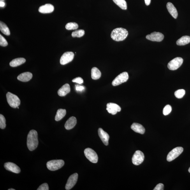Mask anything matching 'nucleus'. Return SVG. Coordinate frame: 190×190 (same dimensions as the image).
I'll return each instance as SVG.
<instances>
[{
  "label": "nucleus",
  "mask_w": 190,
  "mask_h": 190,
  "mask_svg": "<svg viewBox=\"0 0 190 190\" xmlns=\"http://www.w3.org/2000/svg\"><path fill=\"white\" fill-rule=\"evenodd\" d=\"M38 144V133L34 130H32L28 134L27 139V145L29 150L32 151L35 150Z\"/></svg>",
  "instance_id": "1"
},
{
  "label": "nucleus",
  "mask_w": 190,
  "mask_h": 190,
  "mask_svg": "<svg viewBox=\"0 0 190 190\" xmlns=\"http://www.w3.org/2000/svg\"><path fill=\"white\" fill-rule=\"evenodd\" d=\"M128 32L126 29L122 27L117 28L111 32V38L116 41H121L125 40L128 36Z\"/></svg>",
  "instance_id": "2"
},
{
  "label": "nucleus",
  "mask_w": 190,
  "mask_h": 190,
  "mask_svg": "<svg viewBox=\"0 0 190 190\" xmlns=\"http://www.w3.org/2000/svg\"><path fill=\"white\" fill-rule=\"evenodd\" d=\"M6 97L7 100L11 107L16 108L20 105V100L16 95L8 92L6 94Z\"/></svg>",
  "instance_id": "3"
},
{
  "label": "nucleus",
  "mask_w": 190,
  "mask_h": 190,
  "mask_svg": "<svg viewBox=\"0 0 190 190\" xmlns=\"http://www.w3.org/2000/svg\"><path fill=\"white\" fill-rule=\"evenodd\" d=\"M64 164V162L63 160H53L47 162V166L49 170L54 171L61 168Z\"/></svg>",
  "instance_id": "4"
},
{
  "label": "nucleus",
  "mask_w": 190,
  "mask_h": 190,
  "mask_svg": "<svg viewBox=\"0 0 190 190\" xmlns=\"http://www.w3.org/2000/svg\"><path fill=\"white\" fill-rule=\"evenodd\" d=\"M84 154L86 158L91 163H96L98 162V157L96 152L91 148H87L84 150Z\"/></svg>",
  "instance_id": "5"
},
{
  "label": "nucleus",
  "mask_w": 190,
  "mask_h": 190,
  "mask_svg": "<svg viewBox=\"0 0 190 190\" xmlns=\"http://www.w3.org/2000/svg\"><path fill=\"white\" fill-rule=\"evenodd\" d=\"M184 149L182 147H177L173 149L169 153L167 156V161L171 162L179 156L182 153Z\"/></svg>",
  "instance_id": "6"
},
{
  "label": "nucleus",
  "mask_w": 190,
  "mask_h": 190,
  "mask_svg": "<svg viewBox=\"0 0 190 190\" xmlns=\"http://www.w3.org/2000/svg\"><path fill=\"white\" fill-rule=\"evenodd\" d=\"M184 60L181 57H177L173 59L168 64V68L170 70H177L181 66Z\"/></svg>",
  "instance_id": "7"
},
{
  "label": "nucleus",
  "mask_w": 190,
  "mask_h": 190,
  "mask_svg": "<svg viewBox=\"0 0 190 190\" xmlns=\"http://www.w3.org/2000/svg\"><path fill=\"white\" fill-rule=\"evenodd\" d=\"M129 75L126 72H124L118 75L113 80L112 85L115 86L122 84V83L127 82L129 79Z\"/></svg>",
  "instance_id": "8"
},
{
  "label": "nucleus",
  "mask_w": 190,
  "mask_h": 190,
  "mask_svg": "<svg viewBox=\"0 0 190 190\" xmlns=\"http://www.w3.org/2000/svg\"><path fill=\"white\" fill-rule=\"evenodd\" d=\"M144 156L143 152L140 150H137L134 153L132 158V163L136 166L142 163L144 160Z\"/></svg>",
  "instance_id": "9"
},
{
  "label": "nucleus",
  "mask_w": 190,
  "mask_h": 190,
  "mask_svg": "<svg viewBox=\"0 0 190 190\" xmlns=\"http://www.w3.org/2000/svg\"><path fill=\"white\" fill-rule=\"evenodd\" d=\"M75 54L72 52H68L64 53L62 56L60 60V63L62 65L68 64L73 60Z\"/></svg>",
  "instance_id": "10"
},
{
  "label": "nucleus",
  "mask_w": 190,
  "mask_h": 190,
  "mask_svg": "<svg viewBox=\"0 0 190 190\" xmlns=\"http://www.w3.org/2000/svg\"><path fill=\"white\" fill-rule=\"evenodd\" d=\"M146 38L150 41L160 42L163 40L164 36L161 32H154L150 35H148Z\"/></svg>",
  "instance_id": "11"
},
{
  "label": "nucleus",
  "mask_w": 190,
  "mask_h": 190,
  "mask_svg": "<svg viewBox=\"0 0 190 190\" xmlns=\"http://www.w3.org/2000/svg\"><path fill=\"white\" fill-rule=\"evenodd\" d=\"M78 177V174L75 173L71 175L69 177L66 185L65 189L66 190H70L75 186L76 182H77Z\"/></svg>",
  "instance_id": "12"
},
{
  "label": "nucleus",
  "mask_w": 190,
  "mask_h": 190,
  "mask_svg": "<svg viewBox=\"0 0 190 190\" xmlns=\"http://www.w3.org/2000/svg\"><path fill=\"white\" fill-rule=\"evenodd\" d=\"M106 110L108 112L112 115L117 114L118 112L121 111V108L117 104L113 103H109L107 104Z\"/></svg>",
  "instance_id": "13"
},
{
  "label": "nucleus",
  "mask_w": 190,
  "mask_h": 190,
  "mask_svg": "<svg viewBox=\"0 0 190 190\" xmlns=\"http://www.w3.org/2000/svg\"><path fill=\"white\" fill-rule=\"evenodd\" d=\"M4 168L6 170L16 174L20 172V169L16 164L11 162L5 163L4 165Z\"/></svg>",
  "instance_id": "14"
},
{
  "label": "nucleus",
  "mask_w": 190,
  "mask_h": 190,
  "mask_svg": "<svg viewBox=\"0 0 190 190\" xmlns=\"http://www.w3.org/2000/svg\"><path fill=\"white\" fill-rule=\"evenodd\" d=\"M98 135L100 138L105 145L108 144V141L110 136L106 132L103 130L101 128H99L98 130Z\"/></svg>",
  "instance_id": "15"
},
{
  "label": "nucleus",
  "mask_w": 190,
  "mask_h": 190,
  "mask_svg": "<svg viewBox=\"0 0 190 190\" xmlns=\"http://www.w3.org/2000/svg\"><path fill=\"white\" fill-rule=\"evenodd\" d=\"M54 9V7L52 5L47 4L41 6L39 8L38 11L41 13H48L53 12Z\"/></svg>",
  "instance_id": "16"
},
{
  "label": "nucleus",
  "mask_w": 190,
  "mask_h": 190,
  "mask_svg": "<svg viewBox=\"0 0 190 190\" xmlns=\"http://www.w3.org/2000/svg\"><path fill=\"white\" fill-rule=\"evenodd\" d=\"M32 77V75L29 72L23 73L18 76L17 79L21 82H27L31 80Z\"/></svg>",
  "instance_id": "17"
},
{
  "label": "nucleus",
  "mask_w": 190,
  "mask_h": 190,
  "mask_svg": "<svg viewBox=\"0 0 190 190\" xmlns=\"http://www.w3.org/2000/svg\"><path fill=\"white\" fill-rule=\"evenodd\" d=\"M70 91V85L68 83H66L59 89L57 93L60 96L64 97L69 93Z\"/></svg>",
  "instance_id": "18"
},
{
  "label": "nucleus",
  "mask_w": 190,
  "mask_h": 190,
  "mask_svg": "<svg viewBox=\"0 0 190 190\" xmlns=\"http://www.w3.org/2000/svg\"><path fill=\"white\" fill-rule=\"evenodd\" d=\"M166 8L169 13L173 16L175 19L177 18L178 16V13L177 9H176L173 4L168 2L166 4Z\"/></svg>",
  "instance_id": "19"
},
{
  "label": "nucleus",
  "mask_w": 190,
  "mask_h": 190,
  "mask_svg": "<svg viewBox=\"0 0 190 190\" xmlns=\"http://www.w3.org/2000/svg\"><path fill=\"white\" fill-rule=\"evenodd\" d=\"M77 122V120L75 117H71L67 120L64 125L65 128L68 130H69L74 128Z\"/></svg>",
  "instance_id": "20"
},
{
  "label": "nucleus",
  "mask_w": 190,
  "mask_h": 190,
  "mask_svg": "<svg viewBox=\"0 0 190 190\" xmlns=\"http://www.w3.org/2000/svg\"><path fill=\"white\" fill-rule=\"evenodd\" d=\"M131 129L137 133L143 134L145 132V129L142 125L137 123H133L131 126Z\"/></svg>",
  "instance_id": "21"
},
{
  "label": "nucleus",
  "mask_w": 190,
  "mask_h": 190,
  "mask_svg": "<svg viewBox=\"0 0 190 190\" xmlns=\"http://www.w3.org/2000/svg\"><path fill=\"white\" fill-rule=\"evenodd\" d=\"M26 61L24 58H18L13 59L10 63V65L12 67H16L24 64Z\"/></svg>",
  "instance_id": "22"
},
{
  "label": "nucleus",
  "mask_w": 190,
  "mask_h": 190,
  "mask_svg": "<svg viewBox=\"0 0 190 190\" xmlns=\"http://www.w3.org/2000/svg\"><path fill=\"white\" fill-rule=\"evenodd\" d=\"M190 42V37L184 36L181 37L177 41V44L178 46H184Z\"/></svg>",
  "instance_id": "23"
},
{
  "label": "nucleus",
  "mask_w": 190,
  "mask_h": 190,
  "mask_svg": "<svg viewBox=\"0 0 190 190\" xmlns=\"http://www.w3.org/2000/svg\"><path fill=\"white\" fill-rule=\"evenodd\" d=\"M66 111L65 109H59L57 111L56 115L55 117V120L56 121H59L62 119L65 116Z\"/></svg>",
  "instance_id": "24"
},
{
  "label": "nucleus",
  "mask_w": 190,
  "mask_h": 190,
  "mask_svg": "<svg viewBox=\"0 0 190 190\" xmlns=\"http://www.w3.org/2000/svg\"><path fill=\"white\" fill-rule=\"evenodd\" d=\"M101 76V73L99 69L96 68H93L91 70V77L93 79H99Z\"/></svg>",
  "instance_id": "25"
},
{
  "label": "nucleus",
  "mask_w": 190,
  "mask_h": 190,
  "mask_svg": "<svg viewBox=\"0 0 190 190\" xmlns=\"http://www.w3.org/2000/svg\"><path fill=\"white\" fill-rule=\"evenodd\" d=\"M0 30L2 33L5 35H10V32L8 27L2 21L0 22Z\"/></svg>",
  "instance_id": "26"
},
{
  "label": "nucleus",
  "mask_w": 190,
  "mask_h": 190,
  "mask_svg": "<svg viewBox=\"0 0 190 190\" xmlns=\"http://www.w3.org/2000/svg\"><path fill=\"white\" fill-rule=\"evenodd\" d=\"M114 3L120 8L126 10L127 9V3L125 0H113Z\"/></svg>",
  "instance_id": "27"
},
{
  "label": "nucleus",
  "mask_w": 190,
  "mask_h": 190,
  "mask_svg": "<svg viewBox=\"0 0 190 190\" xmlns=\"http://www.w3.org/2000/svg\"><path fill=\"white\" fill-rule=\"evenodd\" d=\"M85 31L84 30L80 29L76 30L75 31H73L71 34V36L73 38L77 37V38H81L84 35Z\"/></svg>",
  "instance_id": "28"
},
{
  "label": "nucleus",
  "mask_w": 190,
  "mask_h": 190,
  "mask_svg": "<svg viewBox=\"0 0 190 190\" xmlns=\"http://www.w3.org/2000/svg\"><path fill=\"white\" fill-rule=\"evenodd\" d=\"M65 27L68 30H75L78 28V25L76 23L70 22L66 25Z\"/></svg>",
  "instance_id": "29"
},
{
  "label": "nucleus",
  "mask_w": 190,
  "mask_h": 190,
  "mask_svg": "<svg viewBox=\"0 0 190 190\" xmlns=\"http://www.w3.org/2000/svg\"><path fill=\"white\" fill-rule=\"evenodd\" d=\"M186 93V91L184 89H180L177 90L175 92V95L176 97L178 99L183 98Z\"/></svg>",
  "instance_id": "30"
},
{
  "label": "nucleus",
  "mask_w": 190,
  "mask_h": 190,
  "mask_svg": "<svg viewBox=\"0 0 190 190\" xmlns=\"http://www.w3.org/2000/svg\"><path fill=\"white\" fill-rule=\"evenodd\" d=\"M6 126V119L4 116L0 115V128L2 129H4L5 128Z\"/></svg>",
  "instance_id": "31"
},
{
  "label": "nucleus",
  "mask_w": 190,
  "mask_h": 190,
  "mask_svg": "<svg viewBox=\"0 0 190 190\" xmlns=\"http://www.w3.org/2000/svg\"><path fill=\"white\" fill-rule=\"evenodd\" d=\"M172 111V108L171 106L169 105H166L164 108L163 110V114L164 115H166L171 112Z\"/></svg>",
  "instance_id": "32"
},
{
  "label": "nucleus",
  "mask_w": 190,
  "mask_h": 190,
  "mask_svg": "<svg viewBox=\"0 0 190 190\" xmlns=\"http://www.w3.org/2000/svg\"><path fill=\"white\" fill-rule=\"evenodd\" d=\"M0 45L3 47H6L8 45L7 41L1 34L0 35Z\"/></svg>",
  "instance_id": "33"
},
{
  "label": "nucleus",
  "mask_w": 190,
  "mask_h": 190,
  "mask_svg": "<svg viewBox=\"0 0 190 190\" xmlns=\"http://www.w3.org/2000/svg\"><path fill=\"white\" fill-rule=\"evenodd\" d=\"M49 188L48 185L47 183H44L42 184L40 187H39L37 190H49Z\"/></svg>",
  "instance_id": "34"
},
{
  "label": "nucleus",
  "mask_w": 190,
  "mask_h": 190,
  "mask_svg": "<svg viewBox=\"0 0 190 190\" xmlns=\"http://www.w3.org/2000/svg\"><path fill=\"white\" fill-rule=\"evenodd\" d=\"M72 82H76L79 84H82L83 82V80L82 79L81 77H77L72 80Z\"/></svg>",
  "instance_id": "35"
},
{
  "label": "nucleus",
  "mask_w": 190,
  "mask_h": 190,
  "mask_svg": "<svg viewBox=\"0 0 190 190\" xmlns=\"http://www.w3.org/2000/svg\"><path fill=\"white\" fill-rule=\"evenodd\" d=\"M164 188V185L163 184H159L155 188L154 190H163Z\"/></svg>",
  "instance_id": "36"
},
{
  "label": "nucleus",
  "mask_w": 190,
  "mask_h": 190,
  "mask_svg": "<svg viewBox=\"0 0 190 190\" xmlns=\"http://www.w3.org/2000/svg\"><path fill=\"white\" fill-rule=\"evenodd\" d=\"M84 89V86H76V90L78 91H82Z\"/></svg>",
  "instance_id": "37"
},
{
  "label": "nucleus",
  "mask_w": 190,
  "mask_h": 190,
  "mask_svg": "<svg viewBox=\"0 0 190 190\" xmlns=\"http://www.w3.org/2000/svg\"><path fill=\"white\" fill-rule=\"evenodd\" d=\"M145 4L147 5H149L151 3V0H144Z\"/></svg>",
  "instance_id": "38"
},
{
  "label": "nucleus",
  "mask_w": 190,
  "mask_h": 190,
  "mask_svg": "<svg viewBox=\"0 0 190 190\" xmlns=\"http://www.w3.org/2000/svg\"><path fill=\"white\" fill-rule=\"evenodd\" d=\"M5 4L4 2L2 1L0 2V6L1 7H4L5 6Z\"/></svg>",
  "instance_id": "39"
},
{
  "label": "nucleus",
  "mask_w": 190,
  "mask_h": 190,
  "mask_svg": "<svg viewBox=\"0 0 190 190\" xmlns=\"http://www.w3.org/2000/svg\"><path fill=\"white\" fill-rule=\"evenodd\" d=\"M8 190H15V189H13V188H10V189H8Z\"/></svg>",
  "instance_id": "40"
},
{
  "label": "nucleus",
  "mask_w": 190,
  "mask_h": 190,
  "mask_svg": "<svg viewBox=\"0 0 190 190\" xmlns=\"http://www.w3.org/2000/svg\"><path fill=\"white\" fill-rule=\"evenodd\" d=\"M188 171H189V172L190 173V167Z\"/></svg>",
  "instance_id": "41"
},
{
  "label": "nucleus",
  "mask_w": 190,
  "mask_h": 190,
  "mask_svg": "<svg viewBox=\"0 0 190 190\" xmlns=\"http://www.w3.org/2000/svg\"><path fill=\"white\" fill-rule=\"evenodd\" d=\"M17 108L19 109V107H17Z\"/></svg>",
  "instance_id": "42"
}]
</instances>
